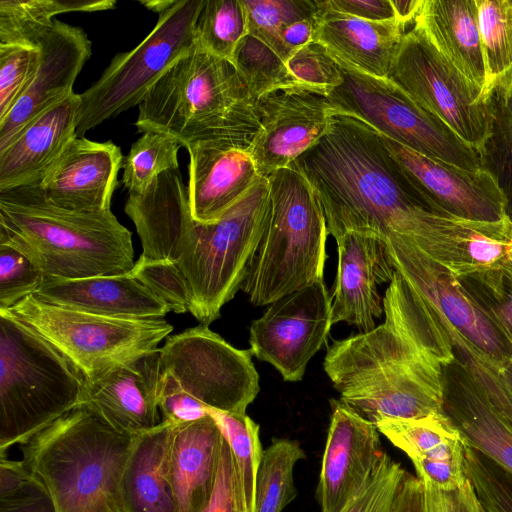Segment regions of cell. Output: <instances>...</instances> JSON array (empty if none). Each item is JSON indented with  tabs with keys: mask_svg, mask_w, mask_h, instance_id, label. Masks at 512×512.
<instances>
[{
	"mask_svg": "<svg viewBox=\"0 0 512 512\" xmlns=\"http://www.w3.org/2000/svg\"><path fill=\"white\" fill-rule=\"evenodd\" d=\"M292 163L318 196L335 240L363 232L420 247L441 216L414 190L381 134L352 116L333 115L325 135Z\"/></svg>",
	"mask_w": 512,
	"mask_h": 512,
	"instance_id": "cell-1",
	"label": "cell"
},
{
	"mask_svg": "<svg viewBox=\"0 0 512 512\" xmlns=\"http://www.w3.org/2000/svg\"><path fill=\"white\" fill-rule=\"evenodd\" d=\"M454 358L440 323L409 329L385 319L370 332L333 341L324 369L340 400L375 424L442 412L443 366Z\"/></svg>",
	"mask_w": 512,
	"mask_h": 512,
	"instance_id": "cell-2",
	"label": "cell"
},
{
	"mask_svg": "<svg viewBox=\"0 0 512 512\" xmlns=\"http://www.w3.org/2000/svg\"><path fill=\"white\" fill-rule=\"evenodd\" d=\"M0 243L24 254L45 277L123 274L135 263L131 232L111 210L64 209L39 186L0 192Z\"/></svg>",
	"mask_w": 512,
	"mask_h": 512,
	"instance_id": "cell-3",
	"label": "cell"
},
{
	"mask_svg": "<svg viewBox=\"0 0 512 512\" xmlns=\"http://www.w3.org/2000/svg\"><path fill=\"white\" fill-rule=\"evenodd\" d=\"M137 131L176 139L252 143L260 129L254 101L228 60L194 46L176 60L138 105Z\"/></svg>",
	"mask_w": 512,
	"mask_h": 512,
	"instance_id": "cell-4",
	"label": "cell"
},
{
	"mask_svg": "<svg viewBox=\"0 0 512 512\" xmlns=\"http://www.w3.org/2000/svg\"><path fill=\"white\" fill-rule=\"evenodd\" d=\"M133 439L78 405L21 444L20 450L56 512H96L108 501L119 506L120 479Z\"/></svg>",
	"mask_w": 512,
	"mask_h": 512,
	"instance_id": "cell-5",
	"label": "cell"
},
{
	"mask_svg": "<svg viewBox=\"0 0 512 512\" xmlns=\"http://www.w3.org/2000/svg\"><path fill=\"white\" fill-rule=\"evenodd\" d=\"M270 212L241 287L256 306L324 279L327 226L322 205L291 163L268 177Z\"/></svg>",
	"mask_w": 512,
	"mask_h": 512,
	"instance_id": "cell-6",
	"label": "cell"
},
{
	"mask_svg": "<svg viewBox=\"0 0 512 512\" xmlns=\"http://www.w3.org/2000/svg\"><path fill=\"white\" fill-rule=\"evenodd\" d=\"M79 370L52 344L0 311V454L78 406Z\"/></svg>",
	"mask_w": 512,
	"mask_h": 512,
	"instance_id": "cell-7",
	"label": "cell"
},
{
	"mask_svg": "<svg viewBox=\"0 0 512 512\" xmlns=\"http://www.w3.org/2000/svg\"><path fill=\"white\" fill-rule=\"evenodd\" d=\"M270 212L267 178L254 186L218 220L191 222L175 261L190 291L189 312L209 325L241 289Z\"/></svg>",
	"mask_w": 512,
	"mask_h": 512,
	"instance_id": "cell-8",
	"label": "cell"
},
{
	"mask_svg": "<svg viewBox=\"0 0 512 512\" xmlns=\"http://www.w3.org/2000/svg\"><path fill=\"white\" fill-rule=\"evenodd\" d=\"M6 312L52 344L84 379L158 349L173 330L164 318L101 316L51 305L33 294Z\"/></svg>",
	"mask_w": 512,
	"mask_h": 512,
	"instance_id": "cell-9",
	"label": "cell"
},
{
	"mask_svg": "<svg viewBox=\"0 0 512 512\" xmlns=\"http://www.w3.org/2000/svg\"><path fill=\"white\" fill-rule=\"evenodd\" d=\"M205 0H176L134 49L118 53L80 95L76 135L138 106L164 72L195 44L194 29Z\"/></svg>",
	"mask_w": 512,
	"mask_h": 512,
	"instance_id": "cell-10",
	"label": "cell"
},
{
	"mask_svg": "<svg viewBox=\"0 0 512 512\" xmlns=\"http://www.w3.org/2000/svg\"><path fill=\"white\" fill-rule=\"evenodd\" d=\"M342 69L343 82L327 96L336 114L357 118L427 157L467 170L483 169L472 147L390 79Z\"/></svg>",
	"mask_w": 512,
	"mask_h": 512,
	"instance_id": "cell-11",
	"label": "cell"
},
{
	"mask_svg": "<svg viewBox=\"0 0 512 512\" xmlns=\"http://www.w3.org/2000/svg\"><path fill=\"white\" fill-rule=\"evenodd\" d=\"M387 78L481 157L491 131L488 105L414 25L403 34Z\"/></svg>",
	"mask_w": 512,
	"mask_h": 512,
	"instance_id": "cell-12",
	"label": "cell"
},
{
	"mask_svg": "<svg viewBox=\"0 0 512 512\" xmlns=\"http://www.w3.org/2000/svg\"><path fill=\"white\" fill-rule=\"evenodd\" d=\"M252 355L205 324L168 336L160 348L164 373L209 409L227 413H246L260 390Z\"/></svg>",
	"mask_w": 512,
	"mask_h": 512,
	"instance_id": "cell-13",
	"label": "cell"
},
{
	"mask_svg": "<svg viewBox=\"0 0 512 512\" xmlns=\"http://www.w3.org/2000/svg\"><path fill=\"white\" fill-rule=\"evenodd\" d=\"M386 242L394 270L440 321L456 330L496 366L512 359V343L455 275L405 237L390 235Z\"/></svg>",
	"mask_w": 512,
	"mask_h": 512,
	"instance_id": "cell-14",
	"label": "cell"
},
{
	"mask_svg": "<svg viewBox=\"0 0 512 512\" xmlns=\"http://www.w3.org/2000/svg\"><path fill=\"white\" fill-rule=\"evenodd\" d=\"M332 325L331 296L323 279L269 304L251 323L250 349L285 381H301Z\"/></svg>",
	"mask_w": 512,
	"mask_h": 512,
	"instance_id": "cell-15",
	"label": "cell"
},
{
	"mask_svg": "<svg viewBox=\"0 0 512 512\" xmlns=\"http://www.w3.org/2000/svg\"><path fill=\"white\" fill-rule=\"evenodd\" d=\"M381 138L432 212L478 222L507 218L505 196L489 171L463 169L420 154L382 134Z\"/></svg>",
	"mask_w": 512,
	"mask_h": 512,
	"instance_id": "cell-16",
	"label": "cell"
},
{
	"mask_svg": "<svg viewBox=\"0 0 512 512\" xmlns=\"http://www.w3.org/2000/svg\"><path fill=\"white\" fill-rule=\"evenodd\" d=\"M254 104L260 129L250 154L264 178L287 167L316 144L336 114L326 96L305 87L275 90Z\"/></svg>",
	"mask_w": 512,
	"mask_h": 512,
	"instance_id": "cell-17",
	"label": "cell"
},
{
	"mask_svg": "<svg viewBox=\"0 0 512 512\" xmlns=\"http://www.w3.org/2000/svg\"><path fill=\"white\" fill-rule=\"evenodd\" d=\"M331 405L317 491L321 512H341L366 488L387 456L374 423L341 400H332Z\"/></svg>",
	"mask_w": 512,
	"mask_h": 512,
	"instance_id": "cell-18",
	"label": "cell"
},
{
	"mask_svg": "<svg viewBox=\"0 0 512 512\" xmlns=\"http://www.w3.org/2000/svg\"><path fill=\"white\" fill-rule=\"evenodd\" d=\"M162 368L160 348L143 353L103 374L84 379L80 402L121 434L135 438L159 421Z\"/></svg>",
	"mask_w": 512,
	"mask_h": 512,
	"instance_id": "cell-19",
	"label": "cell"
},
{
	"mask_svg": "<svg viewBox=\"0 0 512 512\" xmlns=\"http://www.w3.org/2000/svg\"><path fill=\"white\" fill-rule=\"evenodd\" d=\"M37 47L39 64L29 86L0 120V150L34 118L74 93V82L92 54L84 29L58 19Z\"/></svg>",
	"mask_w": 512,
	"mask_h": 512,
	"instance_id": "cell-20",
	"label": "cell"
},
{
	"mask_svg": "<svg viewBox=\"0 0 512 512\" xmlns=\"http://www.w3.org/2000/svg\"><path fill=\"white\" fill-rule=\"evenodd\" d=\"M338 265L331 295L332 324L346 322L360 333L372 331L384 313L377 285L389 283L394 267L388 245L382 238L363 232H348L336 240Z\"/></svg>",
	"mask_w": 512,
	"mask_h": 512,
	"instance_id": "cell-21",
	"label": "cell"
},
{
	"mask_svg": "<svg viewBox=\"0 0 512 512\" xmlns=\"http://www.w3.org/2000/svg\"><path fill=\"white\" fill-rule=\"evenodd\" d=\"M123 159L121 148L112 141L76 136L38 186L58 207L79 212L108 211Z\"/></svg>",
	"mask_w": 512,
	"mask_h": 512,
	"instance_id": "cell-22",
	"label": "cell"
},
{
	"mask_svg": "<svg viewBox=\"0 0 512 512\" xmlns=\"http://www.w3.org/2000/svg\"><path fill=\"white\" fill-rule=\"evenodd\" d=\"M251 146L250 142L225 139L199 141L187 148L189 205L196 222L218 220L261 177Z\"/></svg>",
	"mask_w": 512,
	"mask_h": 512,
	"instance_id": "cell-23",
	"label": "cell"
},
{
	"mask_svg": "<svg viewBox=\"0 0 512 512\" xmlns=\"http://www.w3.org/2000/svg\"><path fill=\"white\" fill-rule=\"evenodd\" d=\"M80 95L75 92L29 122L0 150V192L38 186L74 139Z\"/></svg>",
	"mask_w": 512,
	"mask_h": 512,
	"instance_id": "cell-24",
	"label": "cell"
},
{
	"mask_svg": "<svg viewBox=\"0 0 512 512\" xmlns=\"http://www.w3.org/2000/svg\"><path fill=\"white\" fill-rule=\"evenodd\" d=\"M442 413L466 446L512 474V425L456 358L443 366Z\"/></svg>",
	"mask_w": 512,
	"mask_h": 512,
	"instance_id": "cell-25",
	"label": "cell"
},
{
	"mask_svg": "<svg viewBox=\"0 0 512 512\" xmlns=\"http://www.w3.org/2000/svg\"><path fill=\"white\" fill-rule=\"evenodd\" d=\"M375 425L393 445L411 459L417 477L441 489H452L466 480L465 444L442 413L423 418H379Z\"/></svg>",
	"mask_w": 512,
	"mask_h": 512,
	"instance_id": "cell-26",
	"label": "cell"
},
{
	"mask_svg": "<svg viewBox=\"0 0 512 512\" xmlns=\"http://www.w3.org/2000/svg\"><path fill=\"white\" fill-rule=\"evenodd\" d=\"M33 295L51 305L115 318H164L168 307L131 273L45 277Z\"/></svg>",
	"mask_w": 512,
	"mask_h": 512,
	"instance_id": "cell-27",
	"label": "cell"
},
{
	"mask_svg": "<svg viewBox=\"0 0 512 512\" xmlns=\"http://www.w3.org/2000/svg\"><path fill=\"white\" fill-rule=\"evenodd\" d=\"M223 433L207 416L172 424L167 474L177 512H201L213 492L221 458Z\"/></svg>",
	"mask_w": 512,
	"mask_h": 512,
	"instance_id": "cell-28",
	"label": "cell"
},
{
	"mask_svg": "<svg viewBox=\"0 0 512 512\" xmlns=\"http://www.w3.org/2000/svg\"><path fill=\"white\" fill-rule=\"evenodd\" d=\"M124 209L141 241L140 258L175 263L193 221L188 188L179 170L160 174L141 193H128Z\"/></svg>",
	"mask_w": 512,
	"mask_h": 512,
	"instance_id": "cell-29",
	"label": "cell"
},
{
	"mask_svg": "<svg viewBox=\"0 0 512 512\" xmlns=\"http://www.w3.org/2000/svg\"><path fill=\"white\" fill-rule=\"evenodd\" d=\"M314 41L342 66L387 78L406 32L396 20L369 21L336 12L319 0Z\"/></svg>",
	"mask_w": 512,
	"mask_h": 512,
	"instance_id": "cell-30",
	"label": "cell"
},
{
	"mask_svg": "<svg viewBox=\"0 0 512 512\" xmlns=\"http://www.w3.org/2000/svg\"><path fill=\"white\" fill-rule=\"evenodd\" d=\"M413 25L482 97L486 72L476 0H423Z\"/></svg>",
	"mask_w": 512,
	"mask_h": 512,
	"instance_id": "cell-31",
	"label": "cell"
},
{
	"mask_svg": "<svg viewBox=\"0 0 512 512\" xmlns=\"http://www.w3.org/2000/svg\"><path fill=\"white\" fill-rule=\"evenodd\" d=\"M171 427L161 421L133 439L119 484L122 512H177L167 474Z\"/></svg>",
	"mask_w": 512,
	"mask_h": 512,
	"instance_id": "cell-32",
	"label": "cell"
},
{
	"mask_svg": "<svg viewBox=\"0 0 512 512\" xmlns=\"http://www.w3.org/2000/svg\"><path fill=\"white\" fill-rule=\"evenodd\" d=\"M485 64L482 101L512 100V0H476Z\"/></svg>",
	"mask_w": 512,
	"mask_h": 512,
	"instance_id": "cell-33",
	"label": "cell"
},
{
	"mask_svg": "<svg viewBox=\"0 0 512 512\" xmlns=\"http://www.w3.org/2000/svg\"><path fill=\"white\" fill-rule=\"evenodd\" d=\"M115 0H0V45L37 48L54 16L115 8Z\"/></svg>",
	"mask_w": 512,
	"mask_h": 512,
	"instance_id": "cell-34",
	"label": "cell"
},
{
	"mask_svg": "<svg viewBox=\"0 0 512 512\" xmlns=\"http://www.w3.org/2000/svg\"><path fill=\"white\" fill-rule=\"evenodd\" d=\"M305 452L296 441L273 440L263 450L256 477L254 512H281L296 496L293 471Z\"/></svg>",
	"mask_w": 512,
	"mask_h": 512,
	"instance_id": "cell-35",
	"label": "cell"
},
{
	"mask_svg": "<svg viewBox=\"0 0 512 512\" xmlns=\"http://www.w3.org/2000/svg\"><path fill=\"white\" fill-rule=\"evenodd\" d=\"M231 62L253 101L275 90L305 87L295 79L286 63L270 47L248 34L237 45Z\"/></svg>",
	"mask_w": 512,
	"mask_h": 512,
	"instance_id": "cell-36",
	"label": "cell"
},
{
	"mask_svg": "<svg viewBox=\"0 0 512 512\" xmlns=\"http://www.w3.org/2000/svg\"><path fill=\"white\" fill-rule=\"evenodd\" d=\"M228 442L237 468L247 512L255 510L256 477L262 457L259 425L246 413H227L208 408Z\"/></svg>",
	"mask_w": 512,
	"mask_h": 512,
	"instance_id": "cell-37",
	"label": "cell"
},
{
	"mask_svg": "<svg viewBox=\"0 0 512 512\" xmlns=\"http://www.w3.org/2000/svg\"><path fill=\"white\" fill-rule=\"evenodd\" d=\"M247 35L241 0H205L195 23V44L215 56L232 60Z\"/></svg>",
	"mask_w": 512,
	"mask_h": 512,
	"instance_id": "cell-38",
	"label": "cell"
},
{
	"mask_svg": "<svg viewBox=\"0 0 512 512\" xmlns=\"http://www.w3.org/2000/svg\"><path fill=\"white\" fill-rule=\"evenodd\" d=\"M182 145L174 138L144 132L123 159L121 183L128 193H141L162 173L178 170V151Z\"/></svg>",
	"mask_w": 512,
	"mask_h": 512,
	"instance_id": "cell-39",
	"label": "cell"
},
{
	"mask_svg": "<svg viewBox=\"0 0 512 512\" xmlns=\"http://www.w3.org/2000/svg\"><path fill=\"white\" fill-rule=\"evenodd\" d=\"M457 279L512 343V249L493 266Z\"/></svg>",
	"mask_w": 512,
	"mask_h": 512,
	"instance_id": "cell-40",
	"label": "cell"
},
{
	"mask_svg": "<svg viewBox=\"0 0 512 512\" xmlns=\"http://www.w3.org/2000/svg\"><path fill=\"white\" fill-rule=\"evenodd\" d=\"M246 17L247 34L270 47L284 62L280 38L283 27L316 14L318 0H241Z\"/></svg>",
	"mask_w": 512,
	"mask_h": 512,
	"instance_id": "cell-41",
	"label": "cell"
},
{
	"mask_svg": "<svg viewBox=\"0 0 512 512\" xmlns=\"http://www.w3.org/2000/svg\"><path fill=\"white\" fill-rule=\"evenodd\" d=\"M491 131L481 154L483 169L497 181L506 199V216L512 222V100L488 103Z\"/></svg>",
	"mask_w": 512,
	"mask_h": 512,
	"instance_id": "cell-42",
	"label": "cell"
},
{
	"mask_svg": "<svg viewBox=\"0 0 512 512\" xmlns=\"http://www.w3.org/2000/svg\"><path fill=\"white\" fill-rule=\"evenodd\" d=\"M464 473L486 512H512V474L466 445Z\"/></svg>",
	"mask_w": 512,
	"mask_h": 512,
	"instance_id": "cell-43",
	"label": "cell"
},
{
	"mask_svg": "<svg viewBox=\"0 0 512 512\" xmlns=\"http://www.w3.org/2000/svg\"><path fill=\"white\" fill-rule=\"evenodd\" d=\"M286 66L303 86L328 96L343 82V69L320 43L313 41L295 52Z\"/></svg>",
	"mask_w": 512,
	"mask_h": 512,
	"instance_id": "cell-44",
	"label": "cell"
},
{
	"mask_svg": "<svg viewBox=\"0 0 512 512\" xmlns=\"http://www.w3.org/2000/svg\"><path fill=\"white\" fill-rule=\"evenodd\" d=\"M130 273L174 313L189 312L191 297L188 284L177 266L166 261L134 263Z\"/></svg>",
	"mask_w": 512,
	"mask_h": 512,
	"instance_id": "cell-45",
	"label": "cell"
},
{
	"mask_svg": "<svg viewBox=\"0 0 512 512\" xmlns=\"http://www.w3.org/2000/svg\"><path fill=\"white\" fill-rule=\"evenodd\" d=\"M38 47L0 45V120L29 86L39 64Z\"/></svg>",
	"mask_w": 512,
	"mask_h": 512,
	"instance_id": "cell-46",
	"label": "cell"
},
{
	"mask_svg": "<svg viewBox=\"0 0 512 512\" xmlns=\"http://www.w3.org/2000/svg\"><path fill=\"white\" fill-rule=\"evenodd\" d=\"M45 275L17 249L0 243V311H6L32 295Z\"/></svg>",
	"mask_w": 512,
	"mask_h": 512,
	"instance_id": "cell-47",
	"label": "cell"
},
{
	"mask_svg": "<svg viewBox=\"0 0 512 512\" xmlns=\"http://www.w3.org/2000/svg\"><path fill=\"white\" fill-rule=\"evenodd\" d=\"M405 473L387 454L370 483L341 512H394Z\"/></svg>",
	"mask_w": 512,
	"mask_h": 512,
	"instance_id": "cell-48",
	"label": "cell"
},
{
	"mask_svg": "<svg viewBox=\"0 0 512 512\" xmlns=\"http://www.w3.org/2000/svg\"><path fill=\"white\" fill-rule=\"evenodd\" d=\"M201 512H247L237 468L225 438L216 483L209 501Z\"/></svg>",
	"mask_w": 512,
	"mask_h": 512,
	"instance_id": "cell-49",
	"label": "cell"
},
{
	"mask_svg": "<svg viewBox=\"0 0 512 512\" xmlns=\"http://www.w3.org/2000/svg\"><path fill=\"white\" fill-rule=\"evenodd\" d=\"M158 408L161 421L172 424L191 422L207 416L208 407L186 393L174 378L162 371Z\"/></svg>",
	"mask_w": 512,
	"mask_h": 512,
	"instance_id": "cell-50",
	"label": "cell"
},
{
	"mask_svg": "<svg viewBox=\"0 0 512 512\" xmlns=\"http://www.w3.org/2000/svg\"><path fill=\"white\" fill-rule=\"evenodd\" d=\"M422 482L425 512H486L467 477L463 484L452 489Z\"/></svg>",
	"mask_w": 512,
	"mask_h": 512,
	"instance_id": "cell-51",
	"label": "cell"
},
{
	"mask_svg": "<svg viewBox=\"0 0 512 512\" xmlns=\"http://www.w3.org/2000/svg\"><path fill=\"white\" fill-rule=\"evenodd\" d=\"M323 4L342 14L369 21L396 20L390 0H322Z\"/></svg>",
	"mask_w": 512,
	"mask_h": 512,
	"instance_id": "cell-52",
	"label": "cell"
},
{
	"mask_svg": "<svg viewBox=\"0 0 512 512\" xmlns=\"http://www.w3.org/2000/svg\"><path fill=\"white\" fill-rule=\"evenodd\" d=\"M0 512H56L44 484L7 499H0Z\"/></svg>",
	"mask_w": 512,
	"mask_h": 512,
	"instance_id": "cell-53",
	"label": "cell"
},
{
	"mask_svg": "<svg viewBox=\"0 0 512 512\" xmlns=\"http://www.w3.org/2000/svg\"><path fill=\"white\" fill-rule=\"evenodd\" d=\"M316 16L317 13L309 17L292 21L283 27L280 33V38L284 48L286 61L299 49L314 41Z\"/></svg>",
	"mask_w": 512,
	"mask_h": 512,
	"instance_id": "cell-54",
	"label": "cell"
},
{
	"mask_svg": "<svg viewBox=\"0 0 512 512\" xmlns=\"http://www.w3.org/2000/svg\"><path fill=\"white\" fill-rule=\"evenodd\" d=\"M394 512H425L423 482L408 471L402 480Z\"/></svg>",
	"mask_w": 512,
	"mask_h": 512,
	"instance_id": "cell-55",
	"label": "cell"
},
{
	"mask_svg": "<svg viewBox=\"0 0 512 512\" xmlns=\"http://www.w3.org/2000/svg\"><path fill=\"white\" fill-rule=\"evenodd\" d=\"M422 2L423 0H390L395 19L404 30L414 23Z\"/></svg>",
	"mask_w": 512,
	"mask_h": 512,
	"instance_id": "cell-56",
	"label": "cell"
},
{
	"mask_svg": "<svg viewBox=\"0 0 512 512\" xmlns=\"http://www.w3.org/2000/svg\"><path fill=\"white\" fill-rule=\"evenodd\" d=\"M494 369L502 390L512 402V359L501 366L494 364Z\"/></svg>",
	"mask_w": 512,
	"mask_h": 512,
	"instance_id": "cell-57",
	"label": "cell"
},
{
	"mask_svg": "<svg viewBox=\"0 0 512 512\" xmlns=\"http://www.w3.org/2000/svg\"><path fill=\"white\" fill-rule=\"evenodd\" d=\"M175 1L176 0H145L139 1V3L148 10H151L160 15L169 9L175 3Z\"/></svg>",
	"mask_w": 512,
	"mask_h": 512,
	"instance_id": "cell-58",
	"label": "cell"
},
{
	"mask_svg": "<svg viewBox=\"0 0 512 512\" xmlns=\"http://www.w3.org/2000/svg\"><path fill=\"white\" fill-rule=\"evenodd\" d=\"M96 512H122L119 506L112 502L108 501L103 503Z\"/></svg>",
	"mask_w": 512,
	"mask_h": 512,
	"instance_id": "cell-59",
	"label": "cell"
}]
</instances>
